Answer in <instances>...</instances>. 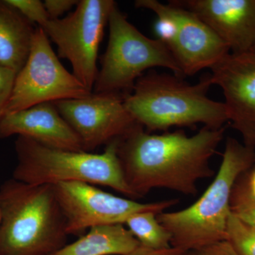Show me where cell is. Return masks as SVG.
<instances>
[{
	"label": "cell",
	"instance_id": "obj_1",
	"mask_svg": "<svg viewBox=\"0 0 255 255\" xmlns=\"http://www.w3.org/2000/svg\"><path fill=\"white\" fill-rule=\"evenodd\" d=\"M225 130L204 127L191 136L182 130L157 135L137 125L118 145L124 177L135 199L159 188L196 195L198 182L214 175L210 160Z\"/></svg>",
	"mask_w": 255,
	"mask_h": 255
},
{
	"label": "cell",
	"instance_id": "obj_2",
	"mask_svg": "<svg viewBox=\"0 0 255 255\" xmlns=\"http://www.w3.org/2000/svg\"><path fill=\"white\" fill-rule=\"evenodd\" d=\"M212 85L210 75L190 85L177 75L151 71L137 79L132 92L124 96V105L149 132L198 124L221 128L228 122L227 110L224 102L208 97Z\"/></svg>",
	"mask_w": 255,
	"mask_h": 255
},
{
	"label": "cell",
	"instance_id": "obj_3",
	"mask_svg": "<svg viewBox=\"0 0 255 255\" xmlns=\"http://www.w3.org/2000/svg\"><path fill=\"white\" fill-rule=\"evenodd\" d=\"M0 255H53L67 245L53 186L6 181L0 187Z\"/></svg>",
	"mask_w": 255,
	"mask_h": 255
},
{
	"label": "cell",
	"instance_id": "obj_4",
	"mask_svg": "<svg viewBox=\"0 0 255 255\" xmlns=\"http://www.w3.org/2000/svg\"><path fill=\"white\" fill-rule=\"evenodd\" d=\"M255 164V149L228 137L214 181L194 204L157 218L172 237L171 246L190 252L226 241L231 198L239 176Z\"/></svg>",
	"mask_w": 255,
	"mask_h": 255
},
{
	"label": "cell",
	"instance_id": "obj_5",
	"mask_svg": "<svg viewBox=\"0 0 255 255\" xmlns=\"http://www.w3.org/2000/svg\"><path fill=\"white\" fill-rule=\"evenodd\" d=\"M119 141L110 142L102 153L95 154L52 148L28 137L18 136L15 142L17 164L13 178L36 185L83 182L105 186L135 199L119 160Z\"/></svg>",
	"mask_w": 255,
	"mask_h": 255
},
{
	"label": "cell",
	"instance_id": "obj_6",
	"mask_svg": "<svg viewBox=\"0 0 255 255\" xmlns=\"http://www.w3.org/2000/svg\"><path fill=\"white\" fill-rule=\"evenodd\" d=\"M108 26V46L102 56L95 92L127 95L145 70L155 67L169 69L179 78L184 77L167 44L142 34L117 6L111 13Z\"/></svg>",
	"mask_w": 255,
	"mask_h": 255
},
{
	"label": "cell",
	"instance_id": "obj_7",
	"mask_svg": "<svg viewBox=\"0 0 255 255\" xmlns=\"http://www.w3.org/2000/svg\"><path fill=\"white\" fill-rule=\"evenodd\" d=\"M135 6L153 11L158 21L156 31L168 46L184 76L212 68L229 54L227 45L190 10L173 1L137 0Z\"/></svg>",
	"mask_w": 255,
	"mask_h": 255
},
{
	"label": "cell",
	"instance_id": "obj_8",
	"mask_svg": "<svg viewBox=\"0 0 255 255\" xmlns=\"http://www.w3.org/2000/svg\"><path fill=\"white\" fill-rule=\"evenodd\" d=\"M117 6L113 0H80L68 16L50 19L41 27L58 47L60 58L70 62L73 75L91 92L99 71V48Z\"/></svg>",
	"mask_w": 255,
	"mask_h": 255
},
{
	"label": "cell",
	"instance_id": "obj_9",
	"mask_svg": "<svg viewBox=\"0 0 255 255\" xmlns=\"http://www.w3.org/2000/svg\"><path fill=\"white\" fill-rule=\"evenodd\" d=\"M92 93L64 68L50 46L49 38L38 26L28 59L16 74L4 114L47 102L84 98Z\"/></svg>",
	"mask_w": 255,
	"mask_h": 255
},
{
	"label": "cell",
	"instance_id": "obj_10",
	"mask_svg": "<svg viewBox=\"0 0 255 255\" xmlns=\"http://www.w3.org/2000/svg\"><path fill=\"white\" fill-rule=\"evenodd\" d=\"M70 235L82 234L95 226L124 224L132 215L143 211L157 214L178 204V199L140 203L106 192L93 184L60 183L53 186Z\"/></svg>",
	"mask_w": 255,
	"mask_h": 255
},
{
	"label": "cell",
	"instance_id": "obj_11",
	"mask_svg": "<svg viewBox=\"0 0 255 255\" xmlns=\"http://www.w3.org/2000/svg\"><path fill=\"white\" fill-rule=\"evenodd\" d=\"M124 96L118 93H92L84 98L53 102L64 119L90 152L120 140L138 124L128 112Z\"/></svg>",
	"mask_w": 255,
	"mask_h": 255
},
{
	"label": "cell",
	"instance_id": "obj_12",
	"mask_svg": "<svg viewBox=\"0 0 255 255\" xmlns=\"http://www.w3.org/2000/svg\"><path fill=\"white\" fill-rule=\"evenodd\" d=\"M211 70L213 85L223 90L228 122L243 144L255 149V53H230Z\"/></svg>",
	"mask_w": 255,
	"mask_h": 255
},
{
	"label": "cell",
	"instance_id": "obj_13",
	"mask_svg": "<svg viewBox=\"0 0 255 255\" xmlns=\"http://www.w3.org/2000/svg\"><path fill=\"white\" fill-rule=\"evenodd\" d=\"M175 4L190 10L221 38L233 54L255 46V0H182Z\"/></svg>",
	"mask_w": 255,
	"mask_h": 255
},
{
	"label": "cell",
	"instance_id": "obj_14",
	"mask_svg": "<svg viewBox=\"0 0 255 255\" xmlns=\"http://www.w3.org/2000/svg\"><path fill=\"white\" fill-rule=\"evenodd\" d=\"M15 135L52 148L84 151L80 137L53 102L4 114L0 120V138Z\"/></svg>",
	"mask_w": 255,
	"mask_h": 255
},
{
	"label": "cell",
	"instance_id": "obj_15",
	"mask_svg": "<svg viewBox=\"0 0 255 255\" xmlns=\"http://www.w3.org/2000/svg\"><path fill=\"white\" fill-rule=\"evenodd\" d=\"M36 27L23 15L0 0V65L17 74L31 51Z\"/></svg>",
	"mask_w": 255,
	"mask_h": 255
},
{
	"label": "cell",
	"instance_id": "obj_16",
	"mask_svg": "<svg viewBox=\"0 0 255 255\" xmlns=\"http://www.w3.org/2000/svg\"><path fill=\"white\" fill-rule=\"evenodd\" d=\"M139 246L124 224L104 225L90 228L53 255H128Z\"/></svg>",
	"mask_w": 255,
	"mask_h": 255
},
{
	"label": "cell",
	"instance_id": "obj_17",
	"mask_svg": "<svg viewBox=\"0 0 255 255\" xmlns=\"http://www.w3.org/2000/svg\"><path fill=\"white\" fill-rule=\"evenodd\" d=\"M155 211H143L132 215L124 226L140 246L150 249H166L171 247L170 233L159 222Z\"/></svg>",
	"mask_w": 255,
	"mask_h": 255
},
{
	"label": "cell",
	"instance_id": "obj_18",
	"mask_svg": "<svg viewBox=\"0 0 255 255\" xmlns=\"http://www.w3.org/2000/svg\"><path fill=\"white\" fill-rule=\"evenodd\" d=\"M226 241L239 255H255V227L243 222L231 213L228 219Z\"/></svg>",
	"mask_w": 255,
	"mask_h": 255
},
{
	"label": "cell",
	"instance_id": "obj_19",
	"mask_svg": "<svg viewBox=\"0 0 255 255\" xmlns=\"http://www.w3.org/2000/svg\"><path fill=\"white\" fill-rule=\"evenodd\" d=\"M255 206V164L242 173L233 186L231 212Z\"/></svg>",
	"mask_w": 255,
	"mask_h": 255
},
{
	"label": "cell",
	"instance_id": "obj_20",
	"mask_svg": "<svg viewBox=\"0 0 255 255\" xmlns=\"http://www.w3.org/2000/svg\"><path fill=\"white\" fill-rule=\"evenodd\" d=\"M32 23L43 27L50 20L44 3L40 0H4Z\"/></svg>",
	"mask_w": 255,
	"mask_h": 255
},
{
	"label": "cell",
	"instance_id": "obj_21",
	"mask_svg": "<svg viewBox=\"0 0 255 255\" xmlns=\"http://www.w3.org/2000/svg\"><path fill=\"white\" fill-rule=\"evenodd\" d=\"M16 76L14 71L0 65V120L9 103Z\"/></svg>",
	"mask_w": 255,
	"mask_h": 255
},
{
	"label": "cell",
	"instance_id": "obj_22",
	"mask_svg": "<svg viewBox=\"0 0 255 255\" xmlns=\"http://www.w3.org/2000/svg\"><path fill=\"white\" fill-rule=\"evenodd\" d=\"M189 255H239L228 241L219 242L200 249L189 252Z\"/></svg>",
	"mask_w": 255,
	"mask_h": 255
},
{
	"label": "cell",
	"instance_id": "obj_23",
	"mask_svg": "<svg viewBox=\"0 0 255 255\" xmlns=\"http://www.w3.org/2000/svg\"><path fill=\"white\" fill-rule=\"evenodd\" d=\"M78 1V0H46L43 3L50 19H57L76 6Z\"/></svg>",
	"mask_w": 255,
	"mask_h": 255
},
{
	"label": "cell",
	"instance_id": "obj_24",
	"mask_svg": "<svg viewBox=\"0 0 255 255\" xmlns=\"http://www.w3.org/2000/svg\"><path fill=\"white\" fill-rule=\"evenodd\" d=\"M128 255H189V252L172 246L166 249L155 250L145 248L140 245L136 249Z\"/></svg>",
	"mask_w": 255,
	"mask_h": 255
},
{
	"label": "cell",
	"instance_id": "obj_25",
	"mask_svg": "<svg viewBox=\"0 0 255 255\" xmlns=\"http://www.w3.org/2000/svg\"><path fill=\"white\" fill-rule=\"evenodd\" d=\"M233 214L236 215L243 222L255 227V206L239 210Z\"/></svg>",
	"mask_w": 255,
	"mask_h": 255
},
{
	"label": "cell",
	"instance_id": "obj_26",
	"mask_svg": "<svg viewBox=\"0 0 255 255\" xmlns=\"http://www.w3.org/2000/svg\"><path fill=\"white\" fill-rule=\"evenodd\" d=\"M251 52H253V53H255V46L254 48H253V49L252 50Z\"/></svg>",
	"mask_w": 255,
	"mask_h": 255
},
{
	"label": "cell",
	"instance_id": "obj_27",
	"mask_svg": "<svg viewBox=\"0 0 255 255\" xmlns=\"http://www.w3.org/2000/svg\"><path fill=\"white\" fill-rule=\"evenodd\" d=\"M0 219H1V216H0Z\"/></svg>",
	"mask_w": 255,
	"mask_h": 255
}]
</instances>
